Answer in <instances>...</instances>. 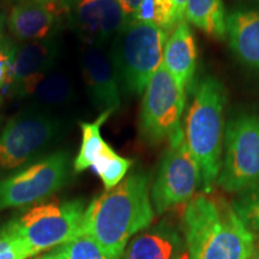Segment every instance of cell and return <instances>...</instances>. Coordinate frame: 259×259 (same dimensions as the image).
<instances>
[{
    "label": "cell",
    "mask_w": 259,
    "mask_h": 259,
    "mask_svg": "<svg viewBox=\"0 0 259 259\" xmlns=\"http://www.w3.org/2000/svg\"><path fill=\"white\" fill-rule=\"evenodd\" d=\"M154 218L150 177L136 171L87 205L82 233L92 236L107 254L120 259L128 241L150 227Z\"/></svg>",
    "instance_id": "obj_1"
},
{
    "label": "cell",
    "mask_w": 259,
    "mask_h": 259,
    "mask_svg": "<svg viewBox=\"0 0 259 259\" xmlns=\"http://www.w3.org/2000/svg\"><path fill=\"white\" fill-rule=\"evenodd\" d=\"M183 235L191 259H248L255 246V236L232 203L206 193L187 203Z\"/></svg>",
    "instance_id": "obj_2"
},
{
    "label": "cell",
    "mask_w": 259,
    "mask_h": 259,
    "mask_svg": "<svg viewBox=\"0 0 259 259\" xmlns=\"http://www.w3.org/2000/svg\"><path fill=\"white\" fill-rule=\"evenodd\" d=\"M227 92L218 77H203L197 83L192 102L187 109L184 134L191 154L198 163L204 193L218 185L221 170Z\"/></svg>",
    "instance_id": "obj_3"
},
{
    "label": "cell",
    "mask_w": 259,
    "mask_h": 259,
    "mask_svg": "<svg viewBox=\"0 0 259 259\" xmlns=\"http://www.w3.org/2000/svg\"><path fill=\"white\" fill-rule=\"evenodd\" d=\"M170 32L155 25L131 21L112 41L111 56L121 94L139 96L162 66Z\"/></svg>",
    "instance_id": "obj_4"
},
{
    "label": "cell",
    "mask_w": 259,
    "mask_h": 259,
    "mask_svg": "<svg viewBox=\"0 0 259 259\" xmlns=\"http://www.w3.org/2000/svg\"><path fill=\"white\" fill-rule=\"evenodd\" d=\"M187 90L161 66L145 88L139 113L138 131L151 147L179 143L185 138L181 119L185 112Z\"/></svg>",
    "instance_id": "obj_5"
},
{
    "label": "cell",
    "mask_w": 259,
    "mask_h": 259,
    "mask_svg": "<svg viewBox=\"0 0 259 259\" xmlns=\"http://www.w3.org/2000/svg\"><path fill=\"white\" fill-rule=\"evenodd\" d=\"M63 121L48 109L30 106L6 122L0 134V170L34 162L63 134Z\"/></svg>",
    "instance_id": "obj_6"
},
{
    "label": "cell",
    "mask_w": 259,
    "mask_h": 259,
    "mask_svg": "<svg viewBox=\"0 0 259 259\" xmlns=\"http://www.w3.org/2000/svg\"><path fill=\"white\" fill-rule=\"evenodd\" d=\"M259 184V114L240 113L226 122L218 185L240 193Z\"/></svg>",
    "instance_id": "obj_7"
},
{
    "label": "cell",
    "mask_w": 259,
    "mask_h": 259,
    "mask_svg": "<svg viewBox=\"0 0 259 259\" xmlns=\"http://www.w3.org/2000/svg\"><path fill=\"white\" fill-rule=\"evenodd\" d=\"M85 208L82 199L42 202L10 222L38 255L82 234Z\"/></svg>",
    "instance_id": "obj_8"
},
{
    "label": "cell",
    "mask_w": 259,
    "mask_h": 259,
    "mask_svg": "<svg viewBox=\"0 0 259 259\" xmlns=\"http://www.w3.org/2000/svg\"><path fill=\"white\" fill-rule=\"evenodd\" d=\"M70 176V154L54 151L0 179V210L42 203L63 189Z\"/></svg>",
    "instance_id": "obj_9"
},
{
    "label": "cell",
    "mask_w": 259,
    "mask_h": 259,
    "mask_svg": "<svg viewBox=\"0 0 259 259\" xmlns=\"http://www.w3.org/2000/svg\"><path fill=\"white\" fill-rule=\"evenodd\" d=\"M200 186L202 177L198 163L191 154L185 138L179 143L168 144L150 189L155 213L162 215L189 203Z\"/></svg>",
    "instance_id": "obj_10"
},
{
    "label": "cell",
    "mask_w": 259,
    "mask_h": 259,
    "mask_svg": "<svg viewBox=\"0 0 259 259\" xmlns=\"http://www.w3.org/2000/svg\"><path fill=\"white\" fill-rule=\"evenodd\" d=\"M67 25L87 46L105 48L131 19L116 0H60Z\"/></svg>",
    "instance_id": "obj_11"
},
{
    "label": "cell",
    "mask_w": 259,
    "mask_h": 259,
    "mask_svg": "<svg viewBox=\"0 0 259 259\" xmlns=\"http://www.w3.org/2000/svg\"><path fill=\"white\" fill-rule=\"evenodd\" d=\"M59 48L56 35L45 40L18 45L14 71L8 85L9 95L14 99L30 96L35 87L53 70Z\"/></svg>",
    "instance_id": "obj_12"
},
{
    "label": "cell",
    "mask_w": 259,
    "mask_h": 259,
    "mask_svg": "<svg viewBox=\"0 0 259 259\" xmlns=\"http://www.w3.org/2000/svg\"><path fill=\"white\" fill-rule=\"evenodd\" d=\"M80 69L87 93L99 111H118L122 94L109 52L102 47L87 46L80 58Z\"/></svg>",
    "instance_id": "obj_13"
},
{
    "label": "cell",
    "mask_w": 259,
    "mask_h": 259,
    "mask_svg": "<svg viewBox=\"0 0 259 259\" xmlns=\"http://www.w3.org/2000/svg\"><path fill=\"white\" fill-rule=\"evenodd\" d=\"M61 15L60 0L51 3H19L10 11L6 25L16 40L40 41L57 35Z\"/></svg>",
    "instance_id": "obj_14"
},
{
    "label": "cell",
    "mask_w": 259,
    "mask_h": 259,
    "mask_svg": "<svg viewBox=\"0 0 259 259\" xmlns=\"http://www.w3.org/2000/svg\"><path fill=\"white\" fill-rule=\"evenodd\" d=\"M186 250L179 228L163 220L136 234L126 245L120 259H179Z\"/></svg>",
    "instance_id": "obj_15"
},
{
    "label": "cell",
    "mask_w": 259,
    "mask_h": 259,
    "mask_svg": "<svg viewBox=\"0 0 259 259\" xmlns=\"http://www.w3.org/2000/svg\"><path fill=\"white\" fill-rule=\"evenodd\" d=\"M229 47L242 65L259 72V4L239 6L227 14Z\"/></svg>",
    "instance_id": "obj_16"
},
{
    "label": "cell",
    "mask_w": 259,
    "mask_h": 259,
    "mask_svg": "<svg viewBox=\"0 0 259 259\" xmlns=\"http://www.w3.org/2000/svg\"><path fill=\"white\" fill-rule=\"evenodd\" d=\"M198 51L194 35L185 19L170 32L163 52L162 66L186 90L193 82L197 70Z\"/></svg>",
    "instance_id": "obj_17"
},
{
    "label": "cell",
    "mask_w": 259,
    "mask_h": 259,
    "mask_svg": "<svg viewBox=\"0 0 259 259\" xmlns=\"http://www.w3.org/2000/svg\"><path fill=\"white\" fill-rule=\"evenodd\" d=\"M113 113H114L113 111L102 112L92 122H79L80 132H82V141H80L78 155H77V157L73 161L74 173H82V171L88 169V168H93L94 164L112 148L103 139L101 128Z\"/></svg>",
    "instance_id": "obj_18"
},
{
    "label": "cell",
    "mask_w": 259,
    "mask_h": 259,
    "mask_svg": "<svg viewBox=\"0 0 259 259\" xmlns=\"http://www.w3.org/2000/svg\"><path fill=\"white\" fill-rule=\"evenodd\" d=\"M184 18L208 36L226 37L227 14L222 0H187Z\"/></svg>",
    "instance_id": "obj_19"
},
{
    "label": "cell",
    "mask_w": 259,
    "mask_h": 259,
    "mask_svg": "<svg viewBox=\"0 0 259 259\" xmlns=\"http://www.w3.org/2000/svg\"><path fill=\"white\" fill-rule=\"evenodd\" d=\"M73 84L66 73L52 70L50 73L35 87L29 97L32 99V106L48 109L64 107L74 100Z\"/></svg>",
    "instance_id": "obj_20"
},
{
    "label": "cell",
    "mask_w": 259,
    "mask_h": 259,
    "mask_svg": "<svg viewBox=\"0 0 259 259\" xmlns=\"http://www.w3.org/2000/svg\"><path fill=\"white\" fill-rule=\"evenodd\" d=\"M31 259H118L108 255L92 236L82 233L72 240L56 246Z\"/></svg>",
    "instance_id": "obj_21"
},
{
    "label": "cell",
    "mask_w": 259,
    "mask_h": 259,
    "mask_svg": "<svg viewBox=\"0 0 259 259\" xmlns=\"http://www.w3.org/2000/svg\"><path fill=\"white\" fill-rule=\"evenodd\" d=\"M134 21L155 25L169 32L179 23L174 0H143L136 12Z\"/></svg>",
    "instance_id": "obj_22"
},
{
    "label": "cell",
    "mask_w": 259,
    "mask_h": 259,
    "mask_svg": "<svg viewBox=\"0 0 259 259\" xmlns=\"http://www.w3.org/2000/svg\"><path fill=\"white\" fill-rule=\"evenodd\" d=\"M134 164L131 158L120 156L113 148L93 166V169L101 179L106 190H111L120 184Z\"/></svg>",
    "instance_id": "obj_23"
},
{
    "label": "cell",
    "mask_w": 259,
    "mask_h": 259,
    "mask_svg": "<svg viewBox=\"0 0 259 259\" xmlns=\"http://www.w3.org/2000/svg\"><path fill=\"white\" fill-rule=\"evenodd\" d=\"M232 206L248 231L259 238V184L238 193Z\"/></svg>",
    "instance_id": "obj_24"
},
{
    "label": "cell",
    "mask_w": 259,
    "mask_h": 259,
    "mask_svg": "<svg viewBox=\"0 0 259 259\" xmlns=\"http://www.w3.org/2000/svg\"><path fill=\"white\" fill-rule=\"evenodd\" d=\"M36 255L11 222L0 227V259H31Z\"/></svg>",
    "instance_id": "obj_25"
},
{
    "label": "cell",
    "mask_w": 259,
    "mask_h": 259,
    "mask_svg": "<svg viewBox=\"0 0 259 259\" xmlns=\"http://www.w3.org/2000/svg\"><path fill=\"white\" fill-rule=\"evenodd\" d=\"M17 47L12 37L6 35L0 37V89L8 87L11 80Z\"/></svg>",
    "instance_id": "obj_26"
},
{
    "label": "cell",
    "mask_w": 259,
    "mask_h": 259,
    "mask_svg": "<svg viewBox=\"0 0 259 259\" xmlns=\"http://www.w3.org/2000/svg\"><path fill=\"white\" fill-rule=\"evenodd\" d=\"M116 2L119 3V5L121 6L122 10H124L125 14L127 15V17L131 19V21H134L136 12H137L139 5H141V3L143 2V0H116Z\"/></svg>",
    "instance_id": "obj_27"
},
{
    "label": "cell",
    "mask_w": 259,
    "mask_h": 259,
    "mask_svg": "<svg viewBox=\"0 0 259 259\" xmlns=\"http://www.w3.org/2000/svg\"><path fill=\"white\" fill-rule=\"evenodd\" d=\"M187 0H174V6H176V12H177V18L178 21L181 22L185 15V9H186Z\"/></svg>",
    "instance_id": "obj_28"
},
{
    "label": "cell",
    "mask_w": 259,
    "mask_h": 259,
    "mask_svg": "<svg viewBox=\"0 0 259 259\" xmlns=\"http://www.w3.org/2000/svg\"><path fill=\"white\" fill-rule=\"evenodd\" d=\"M6 16L0 11V37L4 35V30H5V25H6Z\"/></svg>",
    "instance_id": "obj_29"
},
{
    "label": "cell",
    "mask_w": 259,
    "mask_h": 259,
    "mask_svg": "<svg viewBox=\"0 0 259 259\" xmlns=\"http://www.w3.org/2000/svg\"><path fill=\"white\" fill-rule=\"evenodd\" d=\"M248 259H259V246L257 245L254 246V250L252 252V254L250 255V258Z\"/></svg>",
    "instance_id": "obj_30"
},
{
    "label": "cell",
    "mask_w": 259,
    "mask_h": 259,
    "mask_svg": "<svg viewBox=\"0 0 259 259\" xmlns=\"http://www.w3.org/2000/svg\"><path fill=\"white\" fill-rule=\"evenodd\" d=\"M21 3H29V2H35V3H51V2H58V0H19Z\"/></svg>",
    "instance_id": "obj_31"
},
{
    "label": "cell",
    "mask_w": 259,
    "mask_h": 259,
    "mask_svg": "<svg viewBox=\"0 0 259 259\" xmlns=\"http://www.w3.org/2000/svg\"><path fill=\"white\" fill-rule=\"evenodd\" d=\"M179 259H190V254H189V252H187V250L185 251V253L181 255Z\"/></svg>",
    "instance_id": "obj_32"
},
{
    "label": "cell",
    "mask_w": 259,
    "mask_h": 259,
    "mask_svg": "<svg viewBox=\"0 0 259 259\" xmlns=\"http://www.w3.org/2000/svg\"><path fill=\"white\" fill-rule=\"evenodd\" d=\"M255 245L259 246V238H255Z\"/></svg>",
    "instance_id": "obj_33"
},
{
    "label": "cell",
    "mask_w": 259,
    "mask_h": 259,
    "mask_svg": "<svg viewBox=\"0 0 259 259\" xmlns=\"http://www.w3.org/2000/svg\"><path fill=\"white\" fill-rule=\"evenodd\" d=\"M2 101H3V100H2V96H0V107H2Z\"/></svg>",
    "instance_id": "obj_34"
},
{
    "label": "cell",
    "mask_w": 259,
    "mask_h": 259,
    "mask_svg": "<svg viewBox=\"0 0 259 259\" xmlns=\"http://www.w3.org/2000/svg\"><path fill=\"white\" fill-rule=\"evenodd\" d=\"M190 259H191V258H190Z\"/></svg>",
    "instance_id": "obj_35"
}]
</instances>
